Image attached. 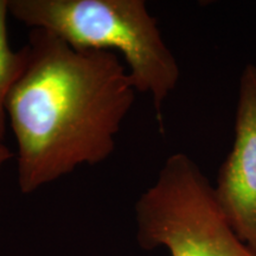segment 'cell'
I'll list each match as a JSON object with an SVG mask.
<instances>
[{
  "instance_id": "obj_6",
  "label": "cell",
  "mask_w": 256,
  "mask_h": 256,
  "mask_svg": "<svg viewBox=\"0 0 256 256\" xmlns=\"http://www.w3.org/2000/svg\"><path fill=\"white\" fill-rule=\"evenodd\" d=\"M11 156H12L11 151H10L8 147L4 145V142H0V168H2V165L4 164L5 162H8Z\"/></svg>"
},
{
  "instance_id": "obj_4",
  "label": "cell",
  "mask_w": 256,
  "mask_h": 256,
  "mask_svg": "<svg viewBox=\"0 0 256 256\" xmlns=\"http://www.w3.org/2000/svg\"><path fill=\"white\" fill-rule=\"evenodd\" d=\"M220 210L236 235L256 254V66L240 78L235 136L214 186Z\"/></svg>"
},
{
  "instance_id": "obj_3",
  "label": "cell",
  "mask_w": 256,
  "mask_h": 256,
  "mask_svg": "<svg viewBox=\"0 0 256 256\" xmlns=\"http://www.w3.org/2000/svg\"><path fill=\"white\" fill-rule=\"evenodd\" d=\"M138 242L171 256H256L220 210L214 185L184 153L166 159L136 204Z\"/></svg>"
},
{
  "instance_id": "obj_1",
  "label": "cell",
  "mask_w": 256,
  "mask_h": 256,
  "mask_svg": "<svg viewBox=\"0 0 256 256\" xmlns=\"http://www.w3.org/2000/svg\"><path fill=\"white\" fill-rule=\"evenodd\" d=\"M26 49V66L6 102L25 194L110 156L136 92L112 51L75 49L42 28H32Z\"/></svg>"
},
{
  "instance_id": "obj_5",
  "label": "cell",
  "mask_w": 256,
  "mask_h": 256,
  "mask_svg": "<svg viewBox=\"0 0 256 256\" xmlns=\"http://www.w3.org/2000/svg\"><path fill=\"white\" fill-rule=\"evenodd\" d=\"M8 0H0V142L6 130V102L12 88L23 74L28 62V49L12 50L8 42Z\"/></svg>"
},
{
  "instance_id": "obj_2",
  "label": "cell",
  "mask_w": 256,
  "mask_h": 256,
  "mask_svg": "<svg viewBox=\"0 0 256 256\" xmlns=\"http://www.w3.org/2000/svg\"><path fill=\"white\" fill-rule=\"evenodd\" d=\"M12 17L78 50L124 56L136 92L151 95L160 127L162 108L180 70L144 0H8Z\"/></svg>"
}]
</instances>
